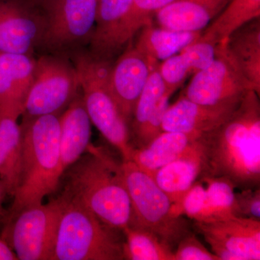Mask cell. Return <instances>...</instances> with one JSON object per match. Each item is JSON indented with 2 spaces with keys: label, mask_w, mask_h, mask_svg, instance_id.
Segmentation results:
<instances>
[{
  "label": "cell",
  "mask_w": 260,
  "mask_h": 260,
  "mask_svg": "<svg viewBox=\"0 0 260 260\" xmlns=\"http://www.w3.org/2000/svg\"><path fill=\"white\" fill-rule=\"evenodd\" d=\"M199 139L203 153L200 179L225 177L239 189L259 188V94L248 90L227 120Z\"/></svg>",
  "instance_id": "6da1fadb"
},
{
  "label": "cell",
  "mask_w": 260,
  "mask_h": 260,
  "mask_svg": "<svg viewBox=\"0 0 260 260\" xmlns=\"http://www.w3.org/2000/svg\"><path fill=\"white\" fill-rule=\"evenodd\" d=\"M85 153L65 171L61 194L122 232L131 224L133 210L121 162L92 145Z\"/></svg>",
  "instance_id": "7a4b0ae2"
},
{
  "label": "cell",
  "mask_w": 260,
  "mask_h": 260,
  "mask_svg": "<svg viewBox=\"0 0 260 260\" xmlns=\"http://www.w3.org/2000/svg\"><path fill=\"white\" fill-rule=\"evenodd\" d=\"M59 116L44 115L24 119L20 177L13 203L5 220L22 210L40 205L55 191L63 172L59 153Z\"/></svg>",
  "instance_id": "3957f363"
},
{
  "label": "cell",
  "mask_w": 260,
  "mask_h": 260,
  "mask_svg": "<svg viewBox=\"0 0 260 260\" xmlns=\"http://www.w3.org/2000/svg\"><path fill=\"white\" fill-rule=\"evenodd\" d=\"M59 197L63 207L54 260L124 259L121 231L104 223L76 202Z\"/></svg>",
  "instance_id": "277c9868"
},
{
  "label": "cell",
  "mask_w": 260,
  "mask_h": 260,
  "mask_svg": "<svg viewBox=\"0 0 260 260\" xmlns=\"http://www.w3.org/2000/svg\"><path fill=\"white\" fill-rule=\"evenodd\" d=\"M74 66L83 90V100L92 124L117 149L123 160H129L134 147L129 125L114 100L109 85L112 65L92 54L78 52Z\"/></svg>",
  "instance_id": "5b68a950"
},
{
  "label": "cell",
  "mask_w": 260,
  "mask_h": 260,
  "mask_svg": "<svg viewBox=\"0 0 260 260\" xmlns=\"http://www.w3.org/2000/svg\"><path fill=\"white\" fill-rule=\"evenodd\" d=\"M121 167L133 210L129 225L150 231L174 247L189 232L187 222L173 214L172 201L151 176L132 160H123Z\"/></svg>",
  "instance_id": "8992f818"
},
{
  "label": "cell",
  "mask_w": 260,
  "mask_h": 260,
  "mask_svg": "<svg viewBox=\"0 0 260 260\" xmlns=\"http://www.w3.org/2000/svg\"><path fill=\"white\" fill-rule=\"evenodd\" d=\"M60 197L34 205L5 221V239L20 260H54L61 211Z\"/></svg>",
  "instance_id": "52a82bcc"
},
{
  "label": "cell",
  "mask_w": 260,
  "mask_h": 260,
  "mask_svg": "<svg viewBox=\"0 0 260 260\" xmlns=\"http://www.w3.org/2000/svg\"><path fill=\"white\" fill-rule=\"evenodd\" d=\"M80 88L74 65L52 56L36 60L34 80L24 104V119L57 115L73 102Z\"/></svg>",
  "instance_id": "ba28073f"
},
{
  "label": "cell",
  "mask_w": 260,
  "mask_h": 260,
  "mask_svg": "<svg viewBox=\"0 0 260 260\" xmlns=\"http://www.w3.org/2000/svg\"><path fill=\"white\" fill-rule=\"evenodd\" d=\"M44 29L40 47L61 52L90 42L96 0H42Z\"/></svg>",
  "instance_id": "9c48e42d"
},
{
  "label": "cell",
  "mask_w": 260,
  "mask_h": 260,
  "mask_svg": "<svg viewBox=\"0 0 260 260\" xmlns=\"http://www.w3.org/2000/svg\"><path fill=\"white\" fill-rule=\"evenodd\" d=\"M250 90L225 48L218 44L213 62L193 75L183 96L198 104L216 106L239 103Z\"/></svg>",
  "instance_id": "30bf717a"
},
{
  "label": "cell",
  "mask_w": 260,
  "mask_h": 260,
  "mask_svg": "<svg viewBox=\"0 0 260 260\" xmlns=\"http://www.w3.org/2000/svg\"><path fill=\"white\" fill-rule=\"evenodd\" d=\"M194 226L219 259H260V220L235 216Z\"/></svg>",
  "instance_id": "8fae6325"
},
{
  "label": "cell",
  "mask_w": 260,
  "mask_h": 260,
  "mask_svg": "<svg viewBox=\"0 0 260 260\" xmlns=\"http://www.w3.org/2000/svg\"><path fill=\"white\" fill-rule=\"evenodd\" d=\"M44 29L41 9L22 0H0V53L32 56Z\"/></svg>",
  "instance_id": "7c38bea8"
},
{
  "label": "cell",
  "mask_w": 260,
  "mask_h": 260,
  "mask_svg": "<svg viewBox=\"0 0 260 260\" xmlns=\"http://www.w3.org/2000/svg\"><path fill=\"white\" fill-rule=\"evenodd\" d=\"M138 49L129 48L112 66L109 85L114 100L124 119L130 124L135 104L148 81L154 65Z\"/></svg>",
  "instance_id": "4fadbf2b"
},
{
  "label": "cell",
  "mask_w": 260,
  "mask_h": 260,
  "mask_svg": "<svg viewBox=\"0 0 260 260\" xmlns=\"http://www.w3.org/2000/svg\"><path fill=\"white\" fill-rule=\"evenodd\" d=\"M240 102L216 106L204 105L191 102L181 95L177 102L167 108L162 119V132H178L201 136L227 120Z\"/></svg>",
  "instance_id": "5bb4252c"
},
{
  "label": "cell",
  "mask_w": 260,
  "mask_h": 260,
  "mask_svg": "<svg viewBox=\"0 0 260 260\" xmlns=\"http://www.w3.org/2000/svg\"><path fill=\"white\" fill-rule=\"evenodd\" d=\"M35 66L32 56L0 53V113L22 115Z\"/></svg>",
  "instance_id": "9a60e30c"
},
{
  "label": "cell",
  "mask_w": 260,
  "mask_h": 260,
  "mask_svg": "<svg viewBox=\"0 0 260 260\" xmlns=\"http://www.w3.org/2000/svg\"><path fill=\"white\" fill-rule=\"evenodd\" d=\"M78 95L59 117V153L63 174L88 150L91 138V121Z\"/></svg>",
  "instance_id": "2e32d148"
},
{
  "label": "cell",
  "mask_w": 260,
  "mask_h": 260,
  "mask_svg": "<svg viewBox=\"0 0 260 260\" xmlns=\"http://www.w3.org/2000/svg\"><path fill=\"white\" fill-rule=\"evenodd\" d=\"M230 0H174L158 10L159 26L180 31H203Z\"/></svg>",
  "instance_id": "e0dca14e"
},
{
  "label": "cell",
  "mask_w": 260,
  "mask_h": 260,
  "mask_svg": "<svg viewBox=\"0 0 260 260\" xmlns=\"http://www.w3.org/2000/svg\"><path fill=\"white\" fill-rule=\"evenodd\" d=\"M199 138L179 158L160 168L152 176L173 205L180 201L201 175L203 153Z\"/></svg>",
  "instance_id": "ac0fdd59"
},
{
  "label": "cell",
  "mask_w": 260,
  "mask_h": 260,
  "mask_svg": "<svg viewBox=\"0 0 260 260\" xmlns=\"http://www.w3.org/2000/svg\"><path fill=\"white\" fill-rule=\"evenodd\" d=\"M228 55L249 83L251 90L260 94V20L245 24L225 42L220 43Z\"/></svg>",
  "instance_id": "d6986e66"
},
{
  "label": "cell",
  "mask_w": 260,
  "mask_h": 260,
  "mask_svg": "<svg viewBox=\"0 0 260 260\" xmlns=\"http://www.w3.org/2000/svg\"><path fill=\"white\" fill-rule=\"evenodd\" d=\"M200 137L178 132H162L143 148H134L129 160L152 177L159 169L179 158Z\"/></svg>",
  "instance_id": "ffe728a7"
},
{
  "label": "cell",
  "mask_w": 260,
  "mask_h": 260,
  "mask_svg": "<svg viewBox=\"0 0 260 260\" xmlns=\"http://www.w3.org/2000/svg\"><path fill=\"white\" fill-rule=\"evenodd\" d=\"M18 119L0 113V181L11 197L18 186L21 160V128Z\"/></svg>",
  "instance_id": "44dd1931"
},
{
  "label": "cell",
  "mask_w": 260,
  "mask_h": 260,
  "mask_svg": "<svg viewBox=\"0 0 260 260\" xmlns=\"http://www.w3.org/2000/svg\"><path fill=\"white\" fill-rule=\"evenodd\" d=\"M135 48L150 60L164 61L196 41L203 31H180L153 24L141 29Z\"/></svg>",
  "instance_id": "7402d4cb"
},
{
  "label": "cell",
  "mask_w": 260,
  "mask_h": 260,
  "mask_svg": "<svg viewBox=\"0 0 260 260\" xmlns=\"http://www.w3.org/2000/svg\"><path fill=\"white\" fill-rule=\"evenodd\" d=\"M133 0H96L95 27L90 41L92 54L109 60L113 42Z\"/></svg>",
  "instance_id": "603a6c76"
},
{
  "label": "cell",
  "mask_w": 260,
  "mask_h": 260,
  "mask_svg": "<svg viewBox=\"0 0 260 260\" xmlns=\"http://www.w3.org/2000/svg\"><path fill=\"white\" fill-rule=\"evenodd\" d=\"M260 17V0H230L201 37L218 45L245 24Z\"/></svg>",
  "instance_id": "cb8c5ba5"
},
{
  "label": "cell",
  "mask_w": 260,
  "mask_h": 260,
  "mask_svg": "<svg viewBox=\"0 0 260 260\" xmlns=\"http://www.w3.org/2000/svg\"><path fill=\"white\" fill-rule=\"evenodd\" d=\"M124 259L174 260L172 246L153 232L128 225L123 229Z\"/></svg>",
  "instance_id": "d4e9b609"
},
{
  "label": "cell",
  "mask_w": 260,
  "mask_h": 260,
  "mask_svg": "<svg viewBox=\"0 0 260 260\" xmlns=\"http://www.w3.org/2000/svg\"><path fill=\"white\" fill-rule=\"evenodd\" d=\"M174 0H133L129 10L116 32L112 56L120 51L142 28L153 24L157 12Z\"/></svg>",
  "instance_id": "484cf974"
},
{
  "label": "cell",
  "mask_w": 260,
  "mask_h": 260,
  "mask_svg": "<svg viewBox=\"0 0 260 260\" xmlns=\"http://www.w3.org/2000/svg\"><path fill=\"white\" fill-rule=\"evenodd\" d=\"M158 66L159 63H156L152 68L146 85L135 104L129 124L131 141L145 125L157 103L167 92Z\"/></svg>",
  "instance_id": "4316f807"
},
{
  "label": "cell",
  "mask_w": 260,
  "mask_h": 260,
  "mask_svg": "<svg viewBox=\"0 0 260 260\" xmlns=\"http://www.w3.org/2000/svg\"><path fill=\"white\" fill-rule=\"evenodd\" d=\"M200 181L206 184L205 188L213 220L237 216L234 191L236 186L232 181L225 177H213L201 178Z\"/></svg>",
  "instance_id": "83f0119b"
},
{
  "label": "cell",
  "mask_w": 260,
  "mask_h": 260,
  "mask_svg": "<svg viewBox=\"0 0 260 260\" xmlns=\"http://www.w3.org/2000/svg\"><path fill=\"white\" fill-rule=\"evenodd\" d=\"M172 213L176 217L186 215L194 222L213 221L206 188L203 181H195L180 201L172 205Z\"/></svg>",
  "instance_id": "f1b7e54d"
},
{
  "label": "cell",
  "mask_w": 260,
  "mask_h": 260,
  "mask_svg": "<svg viewBox=\"0 0 260 260\" xmlns=\"http://www.w3.org/2000/svg\"><path fill=\"white\" fill-rule=\"evenodd\" d=\"M172 94L167 90L166 93L157 103L153 112L148 118L145 125L132 139L133 141L132 142V144L134 148H143L162 133V119L167 108L169 107V99Z\"/></svg>",
  "instance_id": "f546056e"
},
{
  "label": "cell",
  "mask_w": 260,
  "mask_h": 260,
  "mask_svg": "<svg viewBox=\"0 0 260 260\" xmlns=\"http://www.w3.org/2000/svg\"><path fill=\"white\" fill-rule=\"evenodd\" d=\"M216 44L200 36L180 51L187 61L191 74L205 69L213 62L216 54Z\"/></svg>",
  "instance_id": "4dcf8cb0"
},
{
  "label": "cell",
  "mask_w": 260,
  "mask_h": 260,
  "mask_svg": "<svg viewBox=\"0 0 260 260\" xmlns=\"http://www.w3.org/2000/svg\"><path fill=\"white\" fill-rule=\"evenodd\" d=\"M158 70L167 90L172 93L191 75L187 61L181 52L162 61L159 64Z\"/></svg>",
  "instance_id": "1f68e13d"
},
{
  "label": "cell",
  "mask_w": 260,
  "mask_h": 260,
  "mask_svg": "<svg viewBox=\"0 0 260 260\" xmlns=\"http://www.w3.org/2000/svg\"><path fill=\"white\" fill-rule=\"evenodd\" d=\"M177 245L174 251V260H220L190 232L181 238Z\"/></svg>",
  "instance_id": "d6a6232c"
},
{
  "label": "cell",
  "mask_w": 260,
  "mask_h": 260,
  "mask_svg": "<svg viewBox=\"0 0 260 260\" xmlns=\"http://www.w3.org/2000/svg\"><path fill=\"white\" fill-rule=\"evenodd\" d=\"M237 216L260 220V189H244L236 193Z\"/></svg>",
  "instance_id": "836d02e7"
},
{
  "label": "cell",
  "mask_w": 260,
  "mask_h": 260,
  "mask_svg": "<svg viewBox=\"0 0 260 260\" xmlns=\"http://www.w3.org/2000/svg\"><path fill=\"white\" fill-rule=\"evenodd\" d=\"M18 259L14 251L5 239L0 238V260Z\"/></svg>",
  "instance_id": "e575fe53"
},
{
  "label": "cell",
  "mask_w": 260,
  "mask_h": 260,
  "mask_svg": "<svg viewBox=\"0 0 260 260\" xmlns=\"http://www.w3.org/2000/svg\"><path fill=\"white\" fill-rule=\"evenodd\" d=\"M6 195H8V193H7L5 186L3 183L0 181V220L5 219L7 215V211H5L4 207H3V203H4Z\"/></svg>",
  "instance_id": "d590c367"
}]
</instances>
